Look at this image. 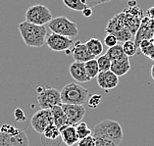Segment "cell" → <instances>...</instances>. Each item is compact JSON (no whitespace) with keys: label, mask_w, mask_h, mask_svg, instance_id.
Here are the masks:
<instances>
[{"label":"cell","mask_w":154,"mask_h":146,"mask_svg":"<svg viewBox=\"0 0 154 146\" xmlns=\"http://www.w3.org/2000/svg\"><path fill=\"white\" fill-rule=\"evenodd\" d=\"M62 109L68 118L70 125L76 126L78 123L82 122L85 116L86 110L84 105H75V104H62Z\"/></svg>","instance_id":"obj_10"},{"label":"cell","mask_w":154,"mask_h":146,"mask_svg":"<svg viewBox=\"0 0 154 146\" xmlns=\"http://www.w3.org/2000/svg\"><path fill=\"white\" fill-rule=\"evenodd\" d=\"M36 99L41 109H52L57 105H62L61 93L53 87H37Z\"/></svg>","instance_id":"obj_5"},{"label":"cell","mask_w":154,"mask_h":146,"mask_svg":"<svg viewBox=\"0 0 154 146\" xmlns=\"http://www.w3.org/2000/svg\"><path fill=\"white\" fill-rule=\"evenodd\" d=\"M14 117H15V121L22 123L27 120V117H26L25 112L21 109V108H16L14 111Z\"/></svg>","instance_id":"obj_32"},{"label":"cell","mask_w":154,"mask_h":146,"mask_svg":"<svg viewBox=\"0 0 154 146\" xmlns=\"http://www.w3.org/2000/svg\"><path fill=\"white\" fill-rule=\"evenodd\" d=\"M95 140V146H118L113 141L105 139V138L101 137H93Z\"/></svg>","instance_id":"obj_30"},{"label":"cell","mask_w":154,"mask_h":146,"mask_svg":"<svg viewBox=\"0 0 154 146\" xmlns=\"http://www.w3.org/2000/svg\"><path fill=\"white\" fill-rule=\"evenodd\" d=\"M69 73L75 81L78 84H84V82H88L91 81V78L88 76L85 71V63L81 62H73L69 67Z\"/></svg>","instance_id":"obj_16"},{"label":"cell","mask_w":154,"mask_h":146,"mask_svg":"<svg viewBox=\"0 0 154 146\" xmlns=\"http://www.w3.org/2000/svg\"><path fill=\"white\" fill-rule=\"evenodd\" d=\"M53 116L51 109H40L31 119V125L37 133L42 134L47 126L53 125Z\"/></svg>","instance_id":"obj_8"},{"label":"cell","mask_w":154,"mask_h":146,"mask_svg":"<svg viewBox=\"0 0 154 146\" xmlns=\"http://www.w3.org/2000/svg\"><path fill=\"white\" fill-rule=\"evenodd\" d=\"M110 1H112V0H102V3H108Z\"/></svg>","instance_id":"obj_37"},{"label":"cell","mask_w":154,"mask_h":146,"mask_svg":"<svg viewBox=\"0 0 154 146\" xmlns=\"http://www.w3.org/2000/svg\"><path fill=\"white\" fill-rule=\"evenodd\" d=\"M18 29L27 46L37 48L46 43L47 29L45 26H38L24 21L18 25Z\"/></svg>","instance_id":"obj_1"},{"label":"cell","mask_w":154,"mask_h":146,"mask_svg":"<svg viewBox=\"0 0 154 146\" xmlns=\"http://www.w3.org/2000/svg\"><path fill=\"white\" fill-rule=\"evenodd\" d=\"M105 54L108 56V58L110 59L111 61H115V60L121 59L124 56H126L125 53H124L122 45H119V44H117L116 46L108 48V50L106 51Z\"/></svg>","instance_id":"obj_23"},{"label":"cell","mask_w":154,"mask_h":146,"mask_svg":"<svg viewBox=\"0 0 154 146\" xmlns=\"http://www.w3.org/2000/svg\"><path fill=\"white\" fill-rule=\"evenodd\" d=\"M41 135V143L43 146H60L62 142L60 129L54 123L47 126Z\"/></svg>","instance_id":"obj_12"},{"label":"cell","mask_w":154,"mask_h":146,"mask_svg":"<svg viewBox=\"0 0 154 146\" xmlns=\"http://www.w3.org/2000/svg\"><path fill=\"white\" fill-rule=\"evenodd\" d=\"M62 104H75L84 105L88 99V90L78 82H70L66 84L61 91Z\"/></svg>","instance_id":"obj_3"},{"label":"cell","mask_w":154,"mask_h":146,"mask_svg":"<svg viewBox=\"0 0 154 146\" xmlns=\"http://www.w3.org/2000/svg\"><path fill=\"white\" fill-rule=\"evenodd\" d=\"M0 132L5 133V134H9V135H15V134H18L20 132L21 129H17L16 126H14L12 125L3 123V125L0 126Z\"/></svg>","instance_id":"obj_27"},{"label":"cell","mask_w":154,"mask_h":146,"mask_svg":"<svg viewBox=\"0 0 154 146\" xmlns=\"http://www.w3.org/2000/svg\"><path fill=\"white\" fill-rule=\"evenodd\" d=\"M150 74H151V78H153V81H154V65L151 67V71H150Z\"/></svg>","instance_id":"obj_36"},{"label":"cell","mask_w":154,"mask_h":146,"mask_svg":"<svg viewBox=\"0 0 154 146\" xmlns=\"http://www.w3.org/2000/svg\"><path fill=\"white\" fill-rule=\"evenodd\" d=\"M78 146H95V140L92 135L80 139L78 142Z\"/></svg>","instance_id":"obj_31"},{"label":"cell","mask_w":154,"mask_h":146,"mask_svg":"<svg viewBox=\"0 0 154 146\" xmlns=\"http://www.w3.org/2000/svg\"><path fill=\"white\" fill-rule=\"evenodd\" d=\"M101 101H102V96L100 94H93L88 99V105L91 108H96L99 106Z\"/></svg>","instance_id":"obj_28"},{"label":"cell","mask_w":154,"mask_h":146,"mask_svg":"<svg viewBox=\"0 0 154 146\" xmlns=\"http://www.w3.org/2000/svg\"><path fill=\"white\" fill-rule=\"evenodd\" d=\"M131 70V63L130 58L128 56H124L123 58L112 61L110 71L113 72L117 77L125 76L127 73H129Z\"/></svg>","instance_id":"obj_17"},{"label":"cell","mask_w":154,"mask_h":146,"mask_svg":"<svg viewBox=\"0 0 154 146\" xmlns=\"http://www.w3.org/2000/svg\"><path fill=\"white\" fill-rule=\"evenodd\" d=\"M51 112H52V116H53L54 125L57 126L59 129L70 125L68 118H67L65 112L63 111L61 105H57L53 107L51 109Z\"/></svg>","instance_id":"obj_19"},{"label":"cell","mask_w":154,"mask_h":146,"mask_svg":"<svg viewBox=\"0 0 154 146\" xmlns=\"http://www.w3.org/2000/svg\"><path fill=\"white\" fill-rule=\"evenodd\" d=\"M60 134H61L62 142H64L67 146H73L79 142V136L77 134V130L75 126L69 125L64 128L60 129Z\"/></svg>","instance_id":"obj_18"},{"label":"cell","mask_w":154,"mask_h":146,"mask_svg":"<svg viewBox=\"0 0 154 146\" xmlns=\"http://www.w3.org/2000/svg\"><path fill=\"white\" fill-rule=\"evenodd\" d=\"M118 39L117 37L113 35H110V33H107V35L105 36L104 38V44L106 45L108 48L110 47H113V46H116L118 44Z\"/></svg>","instance_id":"obj_29"},{"label":"cell","mask_w":154,"mask_h":146,"mask_svg":"<svg viewBox=\"0 0 154 146\" xmlns=\"http://www.w3.org/2000/svg\"><path fill=\"white\" fill-rule=\"evenodd\" d=\"M105 32L115 35L117 37L118 41L123 43L128 40H131V37L134 36L126 27L125 23H124L122 13L117 14L111 20H109L107 27L105 29Z\"/></svg>","instance_id":"obj_7"},{"label":"cell","mask_w":154,"mask_h":146,"mask_svg":"<svg viewBox=\"0 0 154 146\" xmlns=\"http://www.w3.org/2000/svg\"><path fill=\"white\" fill-rule=\"evenodd\" d=\"M92 136L111 140L119 146L124 138V132L121 125L117 121L104 120L95 126L94 130L92 132Z\"/></svg>","instance_id":"obj_2"},{"label":"cell","mask_w":154,"mask_h":146,"mask_svg":"<svg viewBox=\"0 0 154 146\" xmlns=\"http://www.w3.org/2000/svg\"><path fill=\"white\" fill-rule=\"evenodd\" d=\"M122 47H123L124 53H125V55L128 56V57H131V56L136 55L137 52V48H138L137 43L133 40H128L126 42H124Z\"/></svg>","instance_id":"obj_25"},{"label":"cell","mask_w":154,"mask_h":146,"mask_svg":"<svg viewBox=\"0 0 154 146\" xmlns=\"http://www.w3.org/2000/svg\"><path fill=\"white\" fill-rule=\"evenodd\" d=\"M71 54H72L73 58L76 62L86 63L89 60L95 59L89 53L85 43H82L81 41H77V42L74 43L72 49H71Z\"/></svg>","instance_id":"obj_15"},{"label":"cell","mask_w":154,"mask_h":146,"mask_svg":"<svg viewBox=\"0 0 154 146\" xmlns=\"http://www.w3.org/2000/svg\"><path fill=\"white\" fill-rule=\"evenodd\" d=\"M46 44H47V46L53 51L65 52L67 50L72 49L74 42H73V39L70 38V37H66V36L57 35V33L51 32L50 35H47Z\"/></svg>","instance_id":"obj_9"},{"label":"cell","mask_w":154,"mask_h":146,"mask_svg":"<svg viewBox=\"0 0 154 146\" xmlns=\"http://www.w3.org/2000/svg\"><path fill=\"white\" fill-rule=\"evenodd\" d=\"M0 146H29V137L22 129L15 135H9L0 132Z\"/></svg>","instance_id":"obj_11"},{"label":"cell","mask_w":154,"mask_h":146,"mask_svg":"<svg viewBox=\"0 0 154 146\" xmlns=\"http://www.w3.org/2000/svg\"><path fill=\"white\" fill-rule=\"evenodd\" d=\"M52 19H53V16H52L51 11L48 7L42 4H36L29 7V9L26 12V21L35 25H48Z\"/></svg>","instance_id":"obj_6"},{"label":"cell","mask_w":154,"mask_h":146,"mask_svg":"<svg viewBox=\"0 0 154 146\" xmlns=\"http://www.w3.org/2000/svg\"><path fill=\"white\" fill-rule=\"evenodd\" d=\"M86 4H88V7H95L97 5L102 4V0H85Z\"/></svg>","instance_id":"obj_33"},{"label":"cell","mask_w":154,"mask_h":146,"mask_svg":"<svg viewBox=\"0 0 154 146\" xmlns=\"http://www.w3.org/2000/svg\"><path fill=\"white\" fill-rule=\"evenodd\" d=\"M146 15H147L146 17H148L150 19H152V20H154V6L147 10V12H146Z\"/></svg>","instance_id":"obj_35"},{"label":"cell","mask_w":154,"mask_h":146,"mask_svg":"<svg viewBox=\"0 0 154 146\" xmlns=\"http://www.w3.org/2000/svg\"><path fill=\"white\" fill-rule=\"evenodd\" d=\"M96 61H97V64H98L100 72H107V71H110L112 61L108 58V56L106 54L100 55L99 57L96 59Z\"/></svg>","instance_id":"obj_26"},{"label":"cell","mask_w":154,"mask_h":146,"mask_svg":"<svg viewBox=\"0 0 154 146\" xmlns=\"http://www.w3.org/2000/svg\"><path fill=\"white\" fill-rule=\"evenodd\" d=\"M96 81L100 88L108 91V90H110V89H113L118 87L119 77L116 76L111 71L100 72L98 74V76L96 77Z\"/></svg>","instance_id":"obj_14"},{"label":"cell","mask_w":154,"mask_h":146,"mask_svg":"<svg viewBox=\"0 0 154 146\" xmlns=\"http://www.w3.org/2000/svg\"><path fill=\"white\" fill-rule=\"evenodd\" d=\"M82 15L86 18L91 17L92 15V8H91V7H86V8L82 11Z\"/></svg>","instance_id":"obj_34"},{"label":"cell","mask_w":154,"mask_h":146,"mask_svg":"<svg viewBox=\"0 0 154 146\" xmlns=\"http://www.w3.org/2000/svg\"><path fill=\"white\" fill-rule=\"evenodd\" d=\"M48 28L50 29L52 32L66 37H70V38L76 37L79 35L77 24L63 16L52 19L50 23L48 24Z\"/></svg>","instance_id":"obj_4"},{"label":"cell","mask_w":154,"mask_h":146,"mask_svg":"<svg viewBox=\"0 0 154 146\" xmlns=\"http://www.w3.org/2000/svg\"><path fill=\"white\" fill-rule=\"evenodd\" d=\"M154 35V20L148 17H144L142 19L140 27L138 29L137 33L136 43L140 46L141 41L152 38Z\"/></svg>","instance_id":"obj_13"},{"label":"cell","mask_w":154,"mask_h":146,"mask_svg":"<svg viewBox=\"0 0 154 146\" xmlns=\"http://www.w3.org/2000/svg\"><path fill=\"white\" fill-rule=\"evenodd\" d=\"M85 45L88 47V49L89 51L93 57H96V56H99L102 54L103 52V44L102 42L98 39V38H91L85 42Z\"/></svg>","instance_id":"obj_20"},{"label":"cell","mask_w":154,"mask_h":146,"mask_svg":"<svg viewBox=\"0 0 154 146\" xmlns=\"http://www.w3.org/2000/svg\"><path fill=\"white\" fill-rule=\"evenodd\" d=\"M66 7L74 11H81L82 12L86 7H88L86 4L85 0H62Z\"/></svg>","instance_id":"obj_22"},{"label":"cell","mask_w":154,"mask_h":146,"mask_svg":"<svg viewBox=\"0 0 154 146\" xmlns=\"http://www.w3.org/2000/svg\"><path fill=\"white\" fill-rule=\"evenodd\" d=\"M85 66L86 74H88V76L89 77L91 80L96 78L97 76H98V74L100 73L99 67H98V64H97L96 59L89 60V61L85 63Z\"/></svg>","instance_id":"obj_21"},{"label":"cell","mask_w":154,"mask_h":146,"mask_svg":"<svg viewBox=\"0 0 154 146\" xmlns=\"http://www.w3.org/2000/svg\"><path fill=\"white\" fill-rule=\"evenodd\" d=\"M77 130V134L79 136V139H82L85 137L91 136L92 135V130L88 128V126L86 125V123L85 122H80L75 126Z\"/></svg>","instance_id":"obj_24"}]
</instances>
